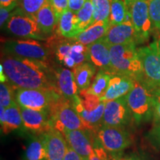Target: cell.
I'll use <instances>...</instances> for the list:
<instances>
[{
  "mask_svg": "<svg viewBox=\"0 0 160 160\" xmlns=\"http://www.w3.org/2000/svg\"><path fill=\"white\" fill-rule=\"evenodd\" d=\"M115 160H136L133 157H115Z\"/></svg>",
  "mask_w": 160,
  "mask_h": 160,
  "instance_id": "obj_44",
  "label": "cell"
},
{
  "mask_svg": "<svg viewBox=\"0 0 160 160\" xmlns=\"http://www.w3.org/2000/svg\"><path fill=\"white\" fill-rule=\"evenodd\" d=\"M43 34H51L57 29L59 17L48 2L35 16Z\"/></svg>",
  "mask_w": 160,
  "mask_h": 160,
  "instance_id": "obj_22",
  "label": "cell"
},
{
  "mask_svg": "<svg viewBox=\"0 0 160 160\" xmlns=\"http://www.w3.org/2000/svg\"><path fill=\"white\" fill-rule=\"evenodd\" d=\"M64 65L66 66V67L69 68H73L74 69L76 67H77V65H76V63L74 62V60H73L72 58L70 57V56H68V57H66L64 60L62 61V62Z\"/></svg>",
  "mask_w": 160,
  "mask_h": 160,
  "instance_id": "obj_40",
  "label": "cell"
},
{
  "mask_svg": "<svg viewBox=\"0 0 160 160\" xmlns=\"http://www.w3.org/2000/svg\"><path fill=\"white\" fill-rule=\"evenodd\" d=\"M48 2L54 10L58 17H59L64 11L69 9L68 0H48Z\"/></svg>",
  "mask_w": 160,
  "mask_h": 160,
  "instance_id": "obj_36",
  "label": "cell"
},
{
  "mask_svg": "<svg viewBox=\"0 0 160 160\" xmlns=\"http://www.w3.org/2000/svg\"><path fill=\"white\" fill-rule=\"evenodd\" d=\"M125 98L133 118L137 123L148 121L153 116V89L142 82L136 80L134 86Z\"/></svg>",
  "mask_w": 160,
  "mask_h": 160,
  "instance_id": "obj_4",
  "label": "cell"
},
{
  "mask_svg": "<svg viewBox=\"0 0 160 160\" xmlns=\"http://www.w3.org/2000/svg\"><path fill=\"white\" fill-rule=\"evenodd\" d=\"M149 14L153 28L160 32V0H148Z\"/></svg>",
  "mask_w": 160,
  "mask_h": 160,
  "instance_id": "obj_32",
  "label": "cell"
},
{
  "mask_svg": "<svg viewBox=\"0 0 160 160\" xmlns=\"http://www.w3.org/2000/svg\"><path fill=\"white\" fill-rule=\"evenodd\" d=\"M57 94V92L44 89L19 88L16 90V102L20 107L49 113Z\"/></svg>",
  "mask_w": 160,
  "mask_h": 160,
  "instance_id": "obj_9",
  "label": "cell"
},
{
  "mask_svg": "<svg viewBox=\"0 0 160 160\" xmlns=\"http://www.w3.org/2000/svg\"><path fill=\"white\" fill-rule=\"evenodd\" d=\"M53 42H55V53L56 57H57V59L59 62H62L64 59L68 56H69L70 53H71L72 45L73 43L70 42L64 41V40H61L59 41V42L57 44L55 39H52Z\"/></svg>",
  "mask_w": 160,
  "mask_h": 160,
  "instance_id": "obj_33",
  "label": "cell"
},
{
  "mask_svg": "<svg viewBox=\"0 0 160 160\" xmlns=\"http://www.w3.org/2000/svg\"><path fill=\"white\" fill-rule=\"evenodd\" d=\"M47 151L42 134H33L28 140L23 160H46Z\"/></svg>",
  "mask_w": 160,
  "mask_h": 160,
  "instance_id": "obj_23",
  "label": "cell"
},
{
  "mask_svg": "<svg viewBox=\"0 0 160 160\" xmlns=\"http://www.w3.org/2000/svg\"><path fill=\"white\" fill-rule=\"evenodd\" d=\"M64 160H83V159L78 154L77 152L73 151L69 145H68Z\"/></svg>",
  "mask_w": 160,
  "mask_h": 160,
  "instance_id": "obj_39",
  "label": "cell"
},
{
  "mask_svg": "<svg viewBox=\"0 0 160 160\" xmlns=\"http://www.w3.org/2000/svg\"><path fill=\"white\" fill-rule=\"evenodd\" d=\"M58 33L62 37L74 39L81 33L77 13L68 9L59 17L57 26Z\"/></svg>",
  "mask_w": 160,
  "mask_h": 160,
  "instance_id": "obj_20",
  "label": "cell"
},
{
  "mask_svg": "<svg viewBox=\"0 0 160 160\" xmlns=\"http://www.w3.org/2000/svg\"><path fill=\"white\" fill-rule=\"evenodd\" d=\"M18 7L27 14L35 17L48 0H17Z\"/></svg>",
  "mask_w": 160,
  "mask_h": 160,
  "instance_id": "obj_31",
  "label": "cell"
},
{
  "mask_svg": "<svg viewBox=\"0 0 160 160\" xmlns=\"http://www.w3.org/2000/svg\"><path fill=\"white\" fill-rule=\"evenodd\" d=\"M104 37L111 46L137 42V33L131 17L122 23L110 26V28Z\"/></svg>",
  "mask_w": 160,
  "mask_h": 160,
  "instance_id": "obj_15",
  "label": "cell"
},
{
  "mask_svg": "<svg viewBox=\"0 0 160 160\" xmlns=\"http://www.w3.org/2000/svg\"><path fill=\"white\" fill-rule=\"evenodd\" d=\"M18 8V2L17 3L13 4L11 6L8 8L0 7V25L2 28L3 25H5L12 15L14 13L16 10Z\"/></svg>",
  "mask_w": 160,
  "mask_h": 160,
  "instance_id": "obj_35",
  "label": "cell"
},
{
  "mask_svg": "<svg viewBox=\"0 0 160 160\" xmlns=\"http://www.w3.org/2000/svg\"><path fill=\"white\" fill-rule=\"evenodd\" d=\"M89 160H101V159H100V158L97 155V153H95L94 150H93V152L91 153V156H90Z\"/></svg>",
  "mask_w": 160,
  "mask_h": 160,
  "instance_id": "obj_43",
  "label": "cell"
},
{
  "mask_svg": "<svg viewBox=\"0 0 160 160\" xmlns=\"http://www.w3.org/2000/svg\"><path fill=\"white\" fill-rule=\"evenodd\" d=\"M91 131L83 130H65L62 132L70 147L75 151L83 160H89L93 151V141H92Z\"/></svg>",
  "mask_w": 160,
  "mask_h": 160,
  "instance_id": "obj_13",
  "label": "cell"
},
{
  "mask_svg": "<svg viewBox=\"0 0 160 160\" xmlns=\"http://www.w3.org/2000/svg\"><path fill=\"white\" fill-rule=\"evenodd\" d=\"M15 90L11 83H0V106L8 108L13 104L17 103Z\"/></svg>",
  "mask_w": 160,
  "mask_h": 160,
  "instance_id": "obj_30",
  "label": "cell"
},
{
  "mask_svg": "<svg viewBox=\"0 0 160 160\" xmlns=\"http://www.w3.org/2000/svg\"><path fill=\"white\" fill-rule=\"evenodd\" d=\"M132 117L125 97L105 102L102 126L125 128L131 122Z\"/></svg>",
  "mask_w": 160,
  "mask_h": 160,
  "instance_id": "obj_11",
  "label": "cell"
},
{
  "mask_svg": "<svg viewBox=\"0 0 160 160\" xmlns=\"http://www.w3.org/2000/svg\"><path fill=\"white\" fill-rule=\"evenodd\" d=\"M77 113L81 117L86 127L90 131L96 133L102 126V119L105 108V102H101L99 105L95 110L88 111L82 105L80 97L77 96L71 102Z\"/></svg>",
  "mask_w": 160,
  "mask_h": 160,
  "instance_id": "obj_17",
  "label": "cell"
},
{
  "mask_svg": "<svg viewBox=\"0 0 160 160\" xmlns=\"http://www.w3.org/2000/svg\"><path fill=\"white\" fill-rule=\"evenodd\" d=\"M95 134L100 145L109 153H119L131 144L129 133L122 127L102 126Z\"/></svg>",
  "mask_w": 160,
  "mask_h": 160,
  "instance_id": "obj_10",
  "label": "cell"
},
{
  "mask_svg": "<svg viewBox=\"0 0 160 160\" xmlns=\"http://www.w3.org/2000/svg\"><path fill=\"white\" fill-rule=\"evenodd\" d=\"M1 64L8 82L16 90L44 89L59 93L55 74H52L47 62L5 54Z\"/></svg>",
  "mask_w": 160,
  "mask_h": 160,
  "instance_id": "obj_1",
  "label": "cell"
},
{
  "mask_svg": "<svg viewBox=\"0 0 160 160\" xmlns=\"http://www.w3.org/2000/svg\"><path fill=\"white\" fill-rule=\"evenodd\" d=\"M49 115L52 127L62 133L65 130L89 131L71 102L59 93L52 102Z\"/></svg>",
  "mask_w": 160,
  "mask_h": 160,
  "instance_id": "obj_3",
  "label": "cell"
},
{
  "mask_svg": "<svg viewBox=\"0 0 160 160\" xmlns=\"http://www.w3.org/2000/svg\"><path fill=\"white\" fill-rule=\"evenodd\" d=\"M20 107V106H19ZM23 128L33 134L41 135L53 128L48 112L20 107Z\"/></svg>",
  "mask_w": 160,
  "mask_h": 160,
  "instance_id": "obj_12",
  "label": "cell"
},
{
  "mask_svg": "<svg viewBox=\"0 0 160 160\" xmlns=\"http://www.w3.org/2000/svg\"><path fill=\"white\" fill-rule=\"evenodd\" d=\"M109 28V21L98 22L92 24L85 31H82L74 39L88 46L105 37Z\"/></svg>",
  "mask_w": 160,
  "mask_h": 160,
  "instance_id": "obj_21",
  "label": "cell"
},
{
  "mask_svg": "<svg viewBox=\"0 0 160 160\" xmlns=\"http://www.w3.org/2000/svg\"><path fill=\"white\" fill-rule=\"evenodd\" d=\"M149 138L152 142L160 146V125H155L153 128L150 132Z\"/></svg>",
  "mask_w": 160,
  "mask_h": 160,
  "instance_id": "obj_37",
  "label": "cell"
},
{
  "mask_svg": "<svg viewBox=\"0 0 160 160\" xmlns=\"http://www.w3.org/2000/svg\"><path fill=\"white\" fill-rule=\"evenodd\" d=\"M2 131L5 134H9L11 132L23 128L20 107L17 103H14L5 108V118L1 122Z\"/></svg>",
  "mask_w": 160,
  "mask_h": 160,
  "instance_id": "obj_24",
  "label": "cell"
},
{
  "mask_svg": "<svg viewBox=\"0 0 160 160\" xmlns=\"http://www.w3.org/2000/svg\"><path fill=\"white\" fill-rule=\"evenodd\" d=\"M129 17L130 14L127 0H112L109 18L110 26L122 23Z\"/></svg>",
  "mask_w": 160,
  "mask_h": 160,
  "instance_id": "obj_26",
  "label": "cell"
},
{
  "mask_svg": "<svg viewBox=\"0 0 160 160\" xmlns=\"http://www.w3.org/2000/svg\"><path fill=\"white\" fill-rule=\"evenodd\" d=\"M8 33L16 37L42 39V32L35 17L28 15L17 8L12 17L5 24Z\"/></svg>",
  "mask_w": 160,
  "mask_h": 160,
  "instance_id": "obj_7",
  "label": "cell"
},
{
  "mask_svg": "<svg viewBox=\"0 0 160 160\" xmlns=\"http://www.w3.org/2000/svg\"><path fill=\"white\" fill-rule=\"evenodd\" d=\"M159 89H160V87H159Z\"/></svg>",
  "mask_w": 160,
  "mask_h": 160,
  "instance_id": "obj_47",
  "label": "cell"
},
{
  "mask_svg": "<svg viewBox=\"0 0 160 160\" xmlns=\"http://www.w3.org/2000/svg\"><path fill=\"white\" fill-rule=\"evenodd\" d=\"M58 92L65 99L73 101L78 96V86L73 71L60 68L54 71Z\"/></svg>",
  "mask_w": 160,
  "mask_h": 160,
  "instance_id": "obj_19",
  "label": "cell"
},
{
  "mask_svg": "<svg viewBox=\"0 0 160 160\" xmlns=\"http://www.w3.org/2000/svg\"><path fill=\"white\" fill-rule=\"evenodd\" d=\"M127 1H129V2H133V1H136V0H127Z\"/></svg>",
  "mask_w": 160,
  "mask_h": 160,
  "instance_id": "obj_45",
  "label": "cell"
},
{
  "mask_svg": "<svg viewBox=\"0 0 160 160\" xmlns=\"http://www.w3.org/2000/svg\"><path fill=\"white\" fill-rule=\"evenodd\" d=\"M153 117L155 125H160V89H153Z\"/></svg>",
  "mask_w": 160,
  "mask_h": 160,
  "instance_id": "obj_34",
  "label": "cell"
},
{
  "mask_svg": "<svg viewBox=\"0 0 160 160\" xmlns=\"http://www.w3.org/2000/svg\"><path fill=\"white\" fill-rule=\"evenodd\" d=\"M96 71L97 68L90 62L81 64L73 69V73L79 92L88 89L90 87L92 79L94 78Z\"/></svg>",
  "mask_w": 160,
  "mask_h": 160,
  "instance_id": "obj_25",
  "label": "cell"
},
{
  "mask_svg": "<svg viewBox=\"0 0 160 160\" xmlns=\"http://www.w3.org/2000/svg\"><path fill=\"white\" fill-rule=\"evenodd\" d=\"M142 63V82L152 89L160 87V39L138 49Z\"/></svg>",
  "mask_w": 160,
  "mask_h": 160,
  "instance_id": "obj_5",
  "label": "cell"
},
{
  "mask_svg": "<svg viewBox=\"0 0 160 160\" xmlns=\"http://www.w3.org/2000/svg\"><path fill=\"white\" fill-rule=\"evenodd\" d=\"M5 54L35 59L47 62L48 51L41 43L34 39L9 40L4 45Z\"/></svg>",
  "mask_w": 160,
  "mask_h": 160,
  "instance_id": "obj_8",
  "label": "cell"
},
{
  "mask_svg": "<svg viewBox=\"0 0 160 160\" xmlns=\"http://www.w3.org/2000/svg\"><path fill=\"white\" fill-rule=\"evenodd\" d=\"M90 62L96 68L111 74V45L105 37L88 45Z\"/></svg>",
  "mask_w": 160,
  "mask_h": 160,
  "instance_id": "obj_14",
  "label": "cell"
},
{
  "mask_svg": "<svg viewBox=\"0 0 160 160\" xmlns=\"http://www.w3.org/2000/svg\"><path fill=\"white\" fill-rule=\"evenodd\" d=\"M111 74L127 76L142 82L143 68L136 43L111 46Z\"/></svg>",
  "mask_w": 160,
  "mask_h": 160,
  "instance_id": "obj_2",
  "label": "cell"
},
{
  "mask_svg": "<svg viewBox=\"0 0 160 160\" xmlns=\"http://www.w3.org/2000/svg\"><path fill=\"white\" fill-rule=\"evenodd\" d=\"M17 2V0H0V7L8 8Z\"/></svg>",
  "mask_w": 160,
  "mask_h": 160,
  "instance_id": "obj_41",
  "label": "cell"
},
{
  "mask_svg": "<svg viewBox=\"0 0 160 160\" xmlns=\"http://www.w3.org/2000/svg\"><path fill=\"white\" fill-rule=\"evenodd\" d=\"M0 77H1V82H7V81H8L7 77H6L5 72H4V68L2 65H0Z\"/></svg>",
  "mask_w": 160,
  "mask_h": 160,
  "instance_id": "obj_42",
  "label": "cell"
},
{
  "mask_svg": "<svg viewBox=\"0 0 160 160\" xmlns=\"http://www.w3.org/2000/svg\"><path fill=\"white\" fill-rule=\"evenodd\" d=\"M136 80L127 76L111 74L108 87L101 101L108 102L125 97L135 85Z\"/></svg>",
  "mask_w": 160,
  "mask_h": 160,
  "instance_id": "obj_18",
  "label": "cell"
},
{
  "mask_svg": "<svg viewBox=\"0 0 160 160\" xmlns=\"http://www.w3.org/2000/svg\"><path fill=\"white\" fill-rule=\"evenodd\" d=\"M111 77V73L99 70V71L93 78L91 85L87 89V91L90 93L97 96L101 99L107 91Z\"/></svg>",
  "mask_w": 160,
  "mask_h": 160,
  "instance_id": "obj_27",
  "label": "cell"
},
{
  "mask_svg": "<svg viewBox=\"0 0 160 160\" xmlns=\"http://www.w3.org/2000/svg\"><path fill=\"white\" fill-rule=\"evenodd\" d=\"M87 0H68V8L74 13H78Z\"/></svg>",
  "mask_w": 160,
  "mask_h": 160,
  "instance_id": "obj_38",
  "label": "cell"
},
{
  "mask_svg": "<svg viewBox=\"0 0 160 160\" xmlns=\"http://www.w3.org/2000/svg\"><path fill=\"white\" fill-rule=\"evenodd\" d=\"M136 160H140V159H136Z\"/></svg>",
  "mask_w": 160,
  "mask_h": 160,
  "instance_id": "obj_46",
  "label": "cell"
},
{
  "mask_svg": "<svg viewBox=\"0 0 160 160\" xmlns=\"http://www.w3.org/2000/svg\"><path fill=\"white\" fill-rule=\"evenodd\" d=\"M79 27L81 31H85L93 22V7L91 0H87L82 9L77 13Z\"/></svg>",
  "mask_w": 160,
  "mask_h": 160,
  "instance_id": "obj_29",
  "label": "cell"
},
{
  "mask_svg": "<svg viewBox=\"0 0 160 160\" xmlns=\"http://www.w3.org/2000/svg\"><path fill=\"white\" fill-rule=\"evenodd\" d=\"M112 0H91L93 7V23L109 21Z\"/></svg>",
  "mask_w": 160,
  "mask_h": 160,
  "instance_id": "obj_28",
  "label": "cell"
},
{
  "mask_svg": "<svg viewBox=\"0 0 160 160\" xmlns=\"http://www.w3.org/2000/svg\"><path fill=\"white\" fill-rule=\"evenodd\" d=\"M129 14L137 33V43L144 42L151 36L153 28L149 14L148 0L127 1Z\"/></svg>",
  "mask_w": 160,
  "mask_h": 160,
  "instance_id": "obj_6",
  "label": "cell"
},
{
  "mask_svg": "<svg viewBox=\"0 0 160 160\" xmlns=\"http://www.w3.org/2000/svg\"><path fill=\"white\" fill-rule=\"evenodd\" d=\"M42 137L47 151L46 160H64L68 144L62 133L53 128Z\"/></svg>",
  "mask_w": 160,
  "mask_h": 160,
  "instance_id": "obj_16",
  "label": "cell"
}]
</instances>
